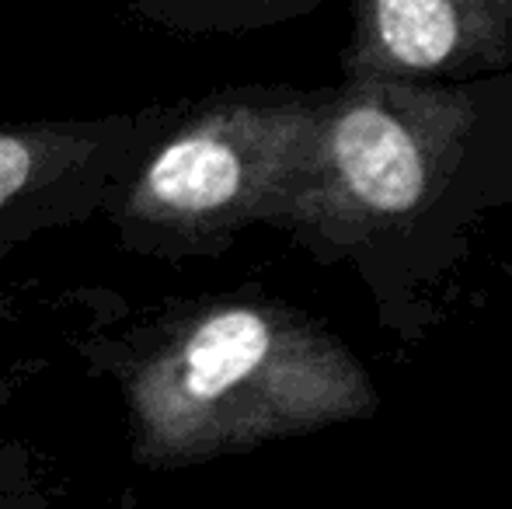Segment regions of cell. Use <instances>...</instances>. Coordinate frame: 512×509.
<instances>
[{"mask_svg":"<svg viewBox=\"0 0 512 509\" xmlns=\"http://www.w3.org/2000/svg\"><path fill=\"white\" fill-rule=\"evenodd\" d=\"M74 353L115 387L129 457L147 471L196 468L380 408L363 360L321 318L258 290L126 307Z\"/></svg>","mask_w":512,"mask_h":509,"instance_id":"6da1fadb","label":"cell"},{"mask_svg":"<svg viewBox=\"0 0 512 509\" xmlns=\"http://www.w3.org/2000/svg\"><path fill=\"white\" fill-rule=\"evenodd\" d=\"M321 91L237 84L182 98L102 217L122 252L154 262L220 258L279 217L307 164Z\"/></svg>","mask_w":512,"mask_h":509,"instance_id":"7a4b0ae2","label":"cell"},{"mask_svg":"<svg viewBox=\"0 0 512 509\" xmlns=\"http://www.w3.org/2000/svg\"><path fill=\"white\" fill-rule=\"evenodd\" d=\"M474 105L464 91L401 77L324 88L307 164L269 227L335 258L432 203L457 171Z\"/></svg>","mask_w":512,"mask_h":509,"instance_id":"3957f363","label":"cell"},{"mask_svg":"<svg viewBox=\"0 0 512 509\" xmlns=\"http://www.w3.org/2000/svg\"><path fill=\"white\" fill-rule=\"evenodd\" d=\"M178 109L182 102L0 123V258L102 217Z\"/></svg>","mask_w":512,"mask_h":509,"instance_id":"277c9868","label":"cell"},{"mask_svg":"<svg viewBox=\"0 0 512 509\" xmlns=\"http://www.w3.org/2000/svg\"><path fill=\"white\" fill-rule=\"evenodd\" d=\"M512 63V0H356L345 77H471Z\"/></svg>","mask_w":512,"mask_h":509,"instance_id":"5b68a950","label":"cell"},{"mask_svg":"<svg viewBox=\"0 0 512 509\" xmlns=\"http://www.w3.org/2000/svg\"><path fill=\"white\" fill-rule=\"evenodd\" d=\"M126 311V300L105 286H53L28 279L0 290V412L39 374L53 367L63 346L108 325ZM35 457L0 433V509H46Z\"/></svg>","mask_w":512,"mask_h":509,"instance_id":"8992f818","label":"cell"},{"mask_svg":"<svg viewBox=\"0 0 512 509\" xmlns=\"http://www.w3.org/2000/svg\"><path fill=\"white\" fill-rule=\"evenodd\" d=\"M143 25L178 39H234L314 14L324 0H122Z\"/></svg>","mask_w":512,"mask_h":509,"instance_id":"52a82bcc","label":"cell"}]
</instances>
